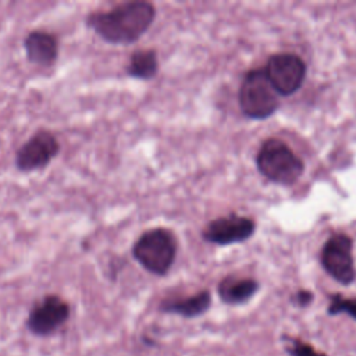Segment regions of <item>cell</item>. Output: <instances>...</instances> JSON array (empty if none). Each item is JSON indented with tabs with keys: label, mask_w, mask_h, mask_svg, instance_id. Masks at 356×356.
Wrapping results in <instances>:
<instances>
[{
	"label": "cell",
	"mask_w": 356,
	"mask_h": 356,
	"mask_svg": "<svg viewBox=\"0 0 356 356\" xmlns=\"http://www.w3.org/2000/svg\"><path fill=\"white\" fill-rule=\"evenodd\" d=\"M280 339L288 356H328L324 350L317 349L313 343L305 341L303 338L293 337L289 334H282Z\"/></svg>",
	"instance_id": "cell-14"
},
{
	"label": "cell",
	"mask_w": 356,
	"mask_h": 356,
	"mask_svg": "<svg viewBox=\"0 0 356 356\" xmlns=\"http://www.w3.org/2000/svg\"><path fill=\"white\" fill-rule=\"evenodd\" d=\"M132 257L150 274L163 277L171 270L177 252L178 239L165 227H154L143 231L132 245Z\"/></svg>",
	"instance_id": "cell-2"
},
{
	"label": "cell",
	"mask_w": 356,
	"mask_h": 356,
	"mask_svg": "<svg viewBox=\"0 0 356 356\" xmlns=\"http://www.w3.org/2000/svg\"><path fill=\"white\" fill-rule=\"evenodd\" d=\"M238 102L242 113L252 120H264L275 113L280 106L278 93L264 68H253L243 75Z\"/></svg>",
	"instance_id": "cell-4"
},
{
	"label": "cell",
	"mask_w": 356,
	"mask_h": 356,
	"mask_svg": "<svg viewBox=\"0 0 356 356\" xmlns=\"http://www.w3.org/2000/svg\"><path fill=\"white\" fill-rule=\"evenodd\" d=\"M125 72L135 79L150 81L159 72V57L154 49H136L131 53Z\"/></svg>",
	"instance_id": "cell-13"
},
{
	"label": "cell",
	"mask_w": 356,
	"mask_h": 356,
	"mask_svg": "<svg viewBox=\"0 0 356 356\" xmlns=\"http://www.w3.org/2000/svg\"><path fill=\"white\" fill-rule=\"evenodd\" d=\"M24 49L26 60L42 68H50L54 65L60 54L57 36L43 29L28 32L24 38Z\"/></svg>",
	"instance_id": "cell-10"
},
{
	"label": "cell",
	"mask_w": 356,
	"mask_h": 356,
	"mask_svg": "<svg viewBox=\"0 0 356 356\" xmlns=\"http://www.w3.org/2000/svg\"><path fill=\"white\" fill-rule=\"evenodd\" d=\"M256 165L264 178L280 185L295 184L305 171L302 159L278 138H268L261 143L256 154Z\"/></svg>",
	"instance_id": "cell-3"
},
{
	"label": "cell",
	"mask_w": 356,
	"mask_h": 356,
	"mask_svg": "<svg viewBox=\"0 0 356 356\" xmlns=\"http://www.w3.org/2000/svg\"><path fill=\"white\" fill-rule=\"evenodd\" d=\"M353 241L346 234H332L323 245L320 261L324 271L341 285H350L356 280L352 256Z\"/></svg>",
	"instance_id": "cell-5"
},
{
	"label": "cell",
	"mask_w": 356,
	"mask_h": 356,
	"mask_svg": "<svg viewBox=\"0 0 356 356\" xmlns=\"http://www.w3.org/2000/svg\"><path fill=\"white\" fill-rule=\"evenodd\" d=\"M291 303L296 307H307L314 300V293L309 289H298L291 296Z\"/></svg>",
	"instance_id": "cell-16"
},
{
	"label": "cell",
	"mask_w": 356,
	"mask_h": 356,
	"mask_svg": "<svg viewBox=\"0 0 356 356\" xmlns=\"http://www.w3.org/2000/svg\"><path fill=\"white\" fill-rule=\"evenodd\" d=\"M210 306H211V293L209 289H202L188 296L165 299L160 303L159 309L163 313L178 314L185 318H195L204 314L210 309Z\"/></svg>",
	"instance_id": "cell-12"
},
{
	"label": "cell",
	"mask_w": 356,
	"mask_h": 356,
	"mask_svg": "<svg viewBox=\"0 0 356 356\" xmlns=\"http://www.w3.org/2000/svg\"><path fill=\"white\" fill-rule=\"evenodd\" d=\"M266 74L281 96H289L300 89L306 78V64L295 53H275L264 67Z\"/></svg>",
	"instance_id": "cell-7"
},
{
	"label": "cell",
	"mask_w": 356,
	"mask_h": 356,
	"mask_svg": "<svg viewBox=\"0 0 356 356\" xmlns=\"http://www.w3.org/2000/svg\"><path fill=\"white\" fill-rule=\"evenodd\" d=\"M260 284L254 278L227 275L217 285V293L221 302L231 306H238L249 302L257 292Z\"/></svg>",
	"instance_id": "cell-11"
},
{
	"label": "cell",
	"mask_w": 356,
	"mask_h": 356,
	"mask_svg": "<svg viewBox=\"0 0 356 356\" xmlns=\"http://www.w3.org/2000/svg\"><path fill=\"white\" fill-rule=\"evenodd\" d=\"M328 316H338L346 314L352 320L356 321V298L343 296L342 293H330L328 295V306H327Z\"/></svg>",
	"instance_id": "cell-15"
},
{
	"label": "cell",
	"mask_w": 356,
	"mask_h": 356,
	"mask_svg": "<svg viewBox=\"0 0 356 356\" xmlns=\"http://www.w3.org/2000/svg\"><path fill=\"white\" fill-rule=\"evenodd\" d=\"M71 314L70 305L58 295L49 293L29 310L26 328L38 337H47L67 323Z\"/></svg>",
	"instance_id": "cell-8"
},
{
	"label": "cell",
	"mask_w": 356,
	"mask_h": 356,
	"mask_svg": "<svg viewBox=\"0 0 356 356\" xmlns=\"http://www.w3.org/2000/svg\"><path fill=\"white\" fill-rule=\"evenodd\" d=\"M156 7L150 1L134 0L115 4L106 11H92L85 24L99 38L111 44H131L139 40L156 18Z\"/></svg>",
	"instance_id": "cell-1"
},
{
	"label": "cell",
	"mask_w": 356,
	"mask_h": 356,
	"mask_svg": "<svg viewBox=\"0 0 356 356\" xmlns=\"http://www.w3.org/2000/svg\"><path fill=\"white\" fill-rule=\"evenodd\" d=\"M254 229L256 224L252 218L239 216L236 213H229L209 221L203 227L200 235L204 242L227 246L249 239L253 236Z\"/></svg>",
	"instance_id": "cell-9"
},
{
	"label": "cell",
	"mask_w": 356,
	"mask_h": 356,
	"mask_svg": "<svg viewBox=\"0 0 356 356\" xmlns=\"http://www.w3.org/2000/svg\"><path fill=\"white\" fill-rule=\"evenodd\" d=\"M57 136L47 131H36L15 153V167L21 172H33L44 170L60 153Z\"/></svg>",
	"instance_id": "cell-6"
}]
</instances>
